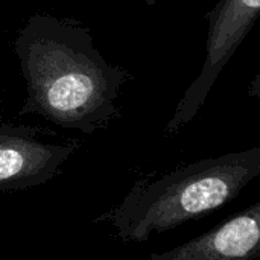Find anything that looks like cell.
<instances>
[{"instance_id": "obj_1", "label": "cell", "mask_w": 260, "mask_h": 260, "mask_svg": "<svg viewBox=\"0 0 260 260\" xmlns=\"http://www.w3.org/2000/svg\"><path fill=\"white\" fill-rule=\"evenodd\" d=\"M14 50L26 81L20 116L38 114L84 134L117 116L116 101L129 75L104 59L90 29L37 12L17 34Z\"/></svg>"}, {"instance_id": "obj_2", "label": "cell", "mask_w": 260, "mask_h": 260, "mask_svg": "<svg viewBox=\"0 0 260 260\" xmlns=\"http://www.w3.org/2000/svg\"><path fill=\"white\" fill-rule=\"evenodd\" d=\"M260 175V146L204 158L142 180L114 209L111 225L126 242H146L233 201Z\"/></svg>"}, {"instance_id": "obj_5", "label": "cell", "mask_w": 260, "mask_h": 260, "mask_svg": "<svg viewBox=\"0 0 260 260\" xmlns=\"http://www.w3.org/2000/svg\"><path fill=\"white\" fill-rule=\"evenodd\" d=\"M260 256V203L222 221L215 229L149 260H257Z\"/></svg>"}, {"instance_id": "obj_6", "label": "cell", "mask_w": 260, "mask_h": 260, "mask_svg": "<svg viewBox=\"0 0 260 260\" xmlns=\"http://www.w3.org/2000/svg\"><path fill=\"white\" fill-rule=\"evenodd\" d=\"M160 0H143V3L145 5H148V6H154V5H157Z\"/></svg>"}, {"instance_id": "obj_4", "label": "cell", "mask_w": 260, "mask_h": 260, "mask_svg": "<svg viewBox=\"0 0 260 260\" xmlns=\"http://www.w3.org/2000/svg\"><path fill=\"white\" fill-rule=\"evenodd\" d=\"M78 143H46L29 126L0 123V193L41 186L61 171Z\"/></svg>"}, {"instance_id": "obj_3", "label": "cell", "mask_w": 260, "mask_h": 260, "mask_svg": "<svg viewBox=\"0 0 260 260\" xmlns=\"http://www.w3.org/2000/svg\"><path fill=\"white\" fill-rule=\"evenodd\" d=\"M260 15V0H219L206 14L209 34L206 59L197 79L177 105L174 117L165 128L166 136L177 134L189 125L206 102L215 81L222 73L241 43L247 38Z\"/></svg>"}]
</instances>
